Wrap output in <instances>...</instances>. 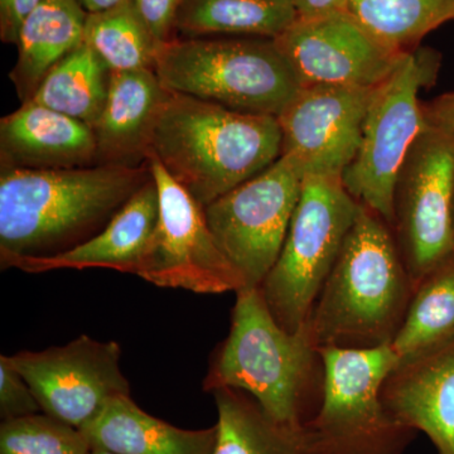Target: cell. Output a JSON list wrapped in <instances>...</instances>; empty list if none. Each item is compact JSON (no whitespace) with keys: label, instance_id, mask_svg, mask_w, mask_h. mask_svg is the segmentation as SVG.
<instances>
[{"label":"cell","instance_id":"obj_32","mask_svg":"<svg viewBox=\"0 0 454 454\" xmlns=\"http://www.w3.org/2000/svg\"><path fill=\"white\" fill-rule=\"evenodd\" d=\"M298 20L328 16L348 11V0H292Z\"/></svg>","mask_w":454,"mask_h":454},{"label":"cell","instance_id":"obj_9","mask_svg":"<svg viewBox=\"0 0 454 454\" xmlns=\"http://www.w3.org/2000/svg\"><path fill=\"white\" fill-rule=\"evenodd\" d=\"M303 176L282 157L203 208L221 252L244 280L260 288L273 269L300 201Z\"/></svg>","mask_w":454,"mask_h":454},{"label":"cell","instance_id":"obj_18","mask_svg":"<svg viewBox=\"0 0 454 454\" xmlns=\"http://www.w3.org/2000/svg\"><path fill=\"white\" fill-rule=\"evenodd\" d=\"M160 221V193L152 177L116 212L109 225L85 244L52 258L18 259L7 269L47 273L59 269L104 268L138 276Z\"/></svg>","mask_w":454,"mask_h":454},{"label":"cell","instance_id":"obj_30","mask_svg":"<svg viewBox=\"0 0 454 454\" xmlns=\"http://www.w3.org/2000/svg\"><path fill=\"white\" fill-rule=\"evenodd\" d=\"M43 0H0V40L17 44L20 28Z\"/></svg>","mask_w":454,"mask_h":454},{"label":"cell","instance_id":"obj_24","mask_svg":"<svg viewBox=\"0 0 454 454\" xmlns=\"http://www.w3.org/2000/svg\"><path fill=\"white\" fill-rule=\"evenodd\" d=\"M83 43L112 73L154 70L160 46L133 0L88 13Z\"/></svg>","mask_w":454,"mask_h":454},{"label":"cell","instance_id":"obj_20","mask_svg":"<svg viewBox=\"0 0 454 454\" xmlns=\"http://www.w3.org/2000/svg\"><path fill=\"white\" fill-rule=\"evenodd\" d=\"M88 12L80 0H43L18 35L16 66L9 74L22 103L31 100L51 68L83 43Z\"/></svg>","mask_w":454,"mask_h":454},{"label":"cell","instance_id":"obj_27","mask_svg":"<svg viewBox=\"0 0 454 454\" xmlns=\"http://www.w3.org/2000/svg\"><path fill=\"white\" fill-rule=\"evenodd\" d=\"M82 430L44 413L3 420L0 454H90Z\"/></svg>","mask_w":454,"mask_h":454},{"label":"cell","instance_id":"obj_34","mask_svg":"<svg viewBox=\"0 0 454 454\" xmlns=\"http://www.w3.org/2000/svg\"><path fill=\"white\" fill-rule=\"evenodd\" d=\"M90 454H116L113 452H109L106 450H101V448H92L91 453Z\"/></svg>","mask_w":454,"mask_h":454},{"label":"cell","instance_id":"obj_16","mask_svg":"<svg viewBox=\"0 0 454 454\" xmlns=\"http://www.w3.org/2000/svg\"><path fill=\"white\" fill-rule=\"evenodd\" d=\"M168 97L154 70L110 74L106 106L92 127L97 166L136 168L148 163L155 125Z\"/></svg>","mask_w":454,"mask_h":454},{"label":"cell","instance_id":"obj_5","mask_svg":"<svg viewBox=\"0 0 454 454\" xmlns=\"http://www.w3.org/2000/svg\"><path fill=\"white\" fill-rule=\"evenodd\" d=\"M154 71L168 91L276 118L301 89L273 38H176L160 44Z\"/></svg>","mask_w":454,"mask_h":454},{"label":"cell","instance_id":"obj_29","mask_svg":"<svg viewBox=\"0 0 454 454\" xmlns=\"http://www.w3.org/2000/svg\"><path fill=\"white\" fill-rule=\"evenodd\" d=\"M184 0H133L160 44L176 40V20Z\"/></svg>","mask_w":454,"mask_h":454},{"label":"cell","instance_id":"obj_31","mask_svg":"<svg viewBox=\"0 0 454 454\" xmlns=\"http://www.w3.org/2000/svg\"><path fill=\"white\" fill-rule=\"evenodd\" d=\"M423 114L428 127L454 136V92H448L423 106Z\"/></svg>","mask_w":454,"mask_h":454},{"label":"cell","instance_id":"obj_35","mask_svg":"<svg viewBox=\"0 0 454 454\" xmlns=\"http://www.w3.org/2000/svg\"><path fill=\"white\" fill-rule=\"evenodd\" d=\"M453 256H454V217H453Z\"/></svg>","mask_w":454,"mask_h":454},{"label":"cell","instance_id":"obj_7","mask_svg":"<svg viewBox=\"0 0 454 454\" xmlns=\"http://www.w3.org/2000/svg\"><path fill=\"white\" fill-rule=\"evenodd\" d=\"M360 207L342 178H303L282 252L260 286L271 315L288 333L306 330Z\"/></svg>","mask_w":454,"mask_h":454},{"label":"cell","instance_id":"obj_2","mask_svg":"<svg viewBox=\"0 0 454 454\" xmlns=\"http://www.w3.org/2000/svg\"><path fill=\"white\" fill-rule=\"evenodd\" d=\"M391 230L361 205L307 322L306 333L317 351L393 342L414 286Z\"/></svg>","mask_w":454,"mask_h":454},{"label":"cell","instance_id":"obj_33","mask_svg":"<svg viewBox=\"0 0 454 454\" xmlns=\"http://www.w3.org/2000/svg\"><path fill=\"white\" fill-rule=\"evenodd\" d=\"M80 2L88 13H95V12L106 11V9L115 7L125 0H80Z\"/></svg>","mask_w":454,"mask_h":454},{"label":"cell","instance_id":"obj_25","mask_svg":"<svg viewBox=\"0 0 454 454\" xmlns=\"http://www.w3.org/2000/svg\"><path fill=\"white\" fill-rule=\"evenodd\" d=\"M454 336V256L415 286L391 348L400 360Z\"/></svg>","mask_w":454,"mask_h":454},{"label":"cell","instance_id":"obj_10","mask_svg":"<svg viewBox=\"0 0 454 454\" xmlns=\"http://www.w3.org/2000/svg\"><path fill=\"white\" fill-rule=\"evenodd\" d=\"M454 136L427 125L397 177L396 243L415 286L453 256Z\"/></svg>","mask_w":454,"mask_h":454},{"label":"cell","instance_id":"obj_19","mask_svg":"<svg viewBox=\"0 0 454 454\" xmlns=\"http://www.w3.org/2000/svg\"><path fill=\"white\" fill-rule=\"evenodd\" d=\"M80 429L92 448L116 454H212L217 437L216 426L177 428L145 413L130 395L112 397Z\"/></svg>","mask_w":454,"mask_h":454},{"label":"cell","instance_id":"obj_21","mask_svg":"<svg viewBox=\"0 0 454 454\" xmlns=\"http://www.w3.org/2000/svg\"><path fill=\"white\" fill-rule=\"evenodd\" d=\"M298 20L292 0H184L176 37L277 38Z\"/></svg>","mask_w":454,"mask_h":454},{"label":"cell","instance_id":"obj_28","mask_svg":"<svg viewBox=\"0 0 454 454\" xmlns=\"http://www.w3.org/2000/svg\"><path fill=\"white\" fill-rule=\"evenodd\" d=\"M43 413L40 403L9 357L0 356V415L3 420Z\"/></svg>","mask_w":454,"mask_h":454},{"label":"cell","instance_id":"obj_23","mask_svg":"<svg viewBox=\"0 0 454 454\" xmlns=\"http://www.w3.org/2000/svg\"><path fill=\"white\" fill-rule=\"evenodd\" d=\"M110 74L106 62L82 43L51 68L29 101L92 128L106 106Z\"/></svg>","mask_w":454,"mask_h":454},{"label":"cell","instance_id":"obj_3","mask_svg":"<svg viewBox=\"0 0 454 454\" xmlns=\"http://www.w3.org/2000/svg\"><path fill=\"white\" fill-rule=\"evenodd\" d=\"M282 145L276 116L236 112L169 91L151 154L205 208L277 162Z\"/></svg>","mask_w":454,"mask_h":454},{"label":"cell","instance_id":"obj_26","mask_svg":"<svg viewBox=\"0 0 454 454\" xmlns=\"http://www.w3.org/2000/svg\"><path fill=\"white\" fill-rule=\"evenodd\" d=\"M348 12L382 43L409 52L424 35L454 20V0H348Z\"/></svg>","mask_w":454,"mask_h":454},{"label":"cell","instance_id":"obj_4","mask_svg":"<svg viewBox=\"0 0 454 454\" xmlns=\"http://www.w3.org/2000/svg\"><path fill=\"white\" fill-rule=\"evenodd\" d=\"M317 357L306 330H284L260 288H241L236 292L229 334L212 352L203 390L244 391L271 419L301 427Z\"/></svg>","mask_w":454,"mask_h":454},{"label":"cell","instance_id":"obj_12","mask_svg":"<svg viewBox=\"0 0 454 454\" xmlns=\"http://www.w3.org/2000/svg\"><path fill=\"white\" fill-rule=\"evenodd\" d=\"M8 357L42 411L79 429L112 397L130 395L129 381L121 369V348L115 340L82 334L65 346Z\"/></svg>","mask_w":454,"mask_h":454},{"label":"cell","instance_id":"obj_22","mask_svg":"<svg viewBox=\"0 0 454 454\" xmlns=\"http://www.w3.org/2000/svg\"><path fill=\"white\" fill-rule=\"evenodd\" d=\"M217 408V437L212 454H306L303 426L271 419L244 391H212Z\"/></svg>","mask_w":454,"mask_h":454},{"label":"cell","instance_id":"obj_1","mask_svg":"<svg viewBox=\"0 0 454 454\" xmlns=\"http://www.w3.org/2000/svg\"><path fill=\"white\" fill-rule=\"evenodd\" d=\"M153 177L151 164L0 172V267L52 258L100 234Z\"/></svg>","mask_w":454,"mask_h":454},{"label":"cell","instance_id":"obj_14","mask_svg":"<svg viewBox=\"0 0 454 454\" xmlns=\"http://www.w3.org/2000/svg\"><path fill=\"white\" fill-rule=\"evenodd\" d=\"M373 89L301 88L278 115L282 155L304 177H340L356 157Z\"/></svg>","mask_w":454,"mask_h":454},{"label":"cell","instance_id":"obj_8","mask_svg":"<svg viewBox=\"0 0 454 454\" xmlns=\"http://www.w3.org/2000/svg\"><path fill=\"white\" fill-rule=\"evenodd\" d=\"M427 79L423 59L409 51L390 76L373 88L356 157L342 175L349 195L379 215L393 231L397 177L427 127L419 101Z\"/></svg>","mask_w":454,"mask_h":454},{"label":"cell","instance_id":"obj_17","mask_svg":"<svg viewBox=\"0 0 454 454\" xmlns=\"http://www.w3.org/2000/svg\"><path fill=\"white\" fill-rule=\"evenodd\" d=\"M97 166L86 122L27 101L0 121V169L55 170Z\"/></svg>","mask_w":454,"mask_h":454},{"label":"cell","instance_id":"obj_11","mask_svg":"<svg viewBox=\"0 0 454 454\" xmlns=\"http://www.w3.org/2000/svg\"><path fill=\"white\" fill-rule=\"evenodd\" d=\"M160 193V221L138 277L160 288L221 294L244 288V280L221 252L203 208L149 155Z\"/></svg>","mask_w":454,"mask_h":454},{"label":"cell","instance_id":"obj_13","mask_svg":"<svg viewBox=\"0 0 454 454\" xmlns=\"http://www.w3.org/2000/svg\"><path fill=\"white\" fill-rule=\"evenodd\" d=\"M274 41L301 88L373 89L390 76L405 53L373 37L348 11L297 20Z\"/></svg>","mask_w":454,"mask_h":454},{"label":"cell","instance_id":"obj_15","mask_svg":"<svg viewBox=\"0 0 454 454\" xmlns=\"http://www.w3.org/2000/svg\"><path fill=\"white\" fill-rule=\"evenodd\" d=\"M381 399L397 422L423 432L439 454H454V336L400 360Z\"/></svg>","mask_w":454,"mask_h":454},{"label":"cell","instance_id":"obj_6","mask_svg":"<svg viewBox=\"0 0 454 454\" xmlns=\"http://www.w3.org/2000/svg\"><path fill=\"white\" fill-rule=\"evenodd\" d=\"M324 367L318 414L303 423L306 454H400L413 429L397 422L381 399L399 365L391 345L318 349Z\"/></svg>","mask_w":454,"mask_h":454}]
</instances>
